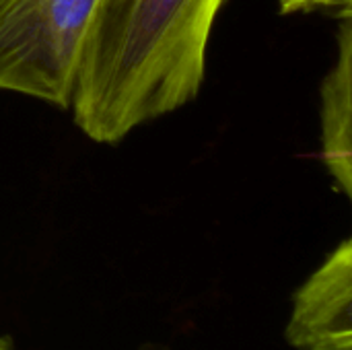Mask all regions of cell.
Instances as JSON below:
<instances>
[{
  "label": "cell",
  "mask_w": 352,
  "mask_h": 350,
  "mask_svg": "<svg viewBox=\"0 0 352 350\" xmlns=\"http://www.w3.org/2000/svg\"><path fill=\"white\" fill-rule=\"evenodd\" d=\"M227 0H97L70 99L78 130L101 144L192 103Z\"/></svg>",
  "instance_id": "cell-1"
},
{
  "label": "cell",
  "mask_w": 352,
  "mask_h": 350,
  "mask_svg": "<svg viewBox=\"0 0 352 350\" xmlns=\"http://www.w3.org/2000/svg\"><path fill=\"white\" fill-rule=\"evenodd\" d=\"M0 350H10V347H8V342H6L4 338H0Z\"/></svg>",
  "instance_id": "cell-7"
},
{
  "label": "cell",
  "mask_w": 352,
  "mask_h": 350,
  "mask_svg": "<svg viewBox=\"0 0 352 350\" xmlns=\"http://www.w3.org/2000/svg\"><path fill=\"white\" fill-rule=\"evenodd\" d=\"M97 0H0V91L68 109Z\"/></svg>",
  "instance_id": "cell-2"
},
{
  "label": "cell",
  "mask_w": 352,
  "mask_h": 350,
  "mask_svg": "<svg viewBox=\"0 0 352 350\" xmlns=\"http://www.w3.org/2000/svg\"><path fill=\"white\" fill-rule=\"evenodd\" d=\"M285 338L297 350H352L351 239L297 289Z\"/></svg>",
  "instance_id": "cell-3"
},
{
  "label": "cell",
  "mask_w": 352,
  "mask_h": 350,
  "mask_svg": "<svg viewBox=\"0 0 352 350\" xmlns=\"http://www.w3.org/2000/svg\"><path fill=\"white\" fill-rule=\"evenodd\" d=\"M140 350H165L163 347H157V344H146V347H142Z\"/></svg>",
  "instance_id": "cell-6"
},
{
  "label": "cell",
  "mask_w": 352,
  "mask_h": 350,
  "mask_svg": "<svg viewBox=\"0 0 352 350\" xmlns=\"http://www.w3.org/2000/svg\"><path fill=\"white\" fill-rule=\"evenodd\" d=\"M338 56L320 85L322 159L336 190L352 188V10L338 14Z\"/></svg>",
  "instance_id": "cell-4"
},
{
  "label": "cell",
  "mask_w": 352,
  "mask_h": 350,
  "mask_svg": "<svg viewBox=\"0 0 352 350\" xmlns=\"http://www.w3.org/2000/svg\"><path fill=\"white\" fill-rule=\"evenodd\" d=\"M278 10L280 14L334 10L338 17L342 10H352V0H278Z\"/></svg>",
  "instance_id": "cell-5"
}]
</instances>
